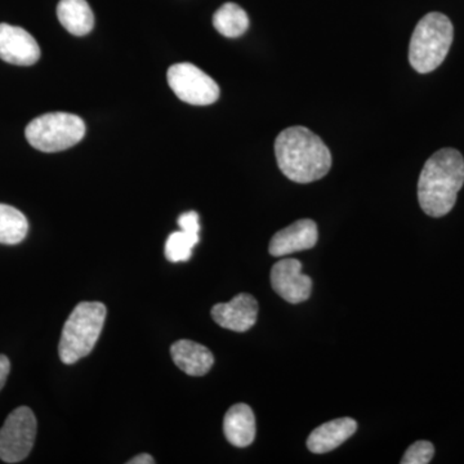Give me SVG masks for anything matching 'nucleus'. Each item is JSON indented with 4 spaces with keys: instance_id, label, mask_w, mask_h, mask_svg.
<instances>
[{
    "instance_id": "1",
    "label": "nucleus",
    "mask_w": 464,
    "mask_h": 464,
    "mask_svg": "<svg viewBox=\"0 0 464 464\" xmlns=\"http://www.w3.org/2000/svg\"><path fill=\"white\" fill-rule=\"evenodd\" d=\"M277 166L290 181H319L332 168V154L317 134L306 127L284 130L275 141Z\"/></svg>"
},
{
    "instance_id": "2",
    "label": "nucleus",
    "mask_w": 464,
    "mask_h": 464,
    "mask_svg": "<svg viewBox=\"0 0 464 464\" xmlns=\"http://www.w3.org/2000/svg\"><path fill=\"white\" fill-rule=\"evenodd\" d=\"M464 185V159L458 150L441 149L424 164L418 181V200L426 215L447 216Z\"/></svg>"
},
{
    "instance_id": "3",
    "label": "nucleus",
    "mask_w": 464,
    "mask_h": 464,
    "mask_svg": "<svg viewBox=\"0 0 464 464\" xmlns=\"http://www.w3.org/2000/svg\"><path fill=\"white\" fill-rule=\"evenodd\" d=\"M106 319V307L101 302L76 304L61 333L58 353L66 365L75 364L90 355L99 341Z\"/></svg>"
},
{
    "instance_id": "4",
    "label": "nucleus",
    "mask_w": 464,
    "mask_h": 464,
    "mask_svg": "<svg viewBox=\"0 0 464 464\" xmlns=\"http://www.w3.org/2000/svg\"><path fill=\"white\" fill-rule=\"evenodd\" d=\"M454 38L451 21L440 12L426 14L415 26L409 45V61L415 72L429 74L438 69L445 58Z\"/></svg>"
},
{
    "instance_id": "5",
    "label": "nucleus",
    "mask_w": 464,
    "mask_h": 464,
    "mask_svg": "<svg viewBox=\"0 0 464 464\" xmlns=\"http://www.w3.org/2000/svg\"><path fill=\"white\" fill-rule=\"evenodd\" d=\"M85 124L79 116L50 112L27 124L25 136L34 149L43 152L63 151L83 140Z\"/></svg>"
},
{
    "instance_id": "6",
    "label": "nucleus",
    "mask_w": 464,
    "mask_h": 464,
    "mask_svg": "<svg viewBox=\"0 0 464 464\" xmlns=\"http://www.w3.org/2000/svg\"><path fill=\"white\" fill-rule=\"evenodd\" d=\"M36 438V418L32 409L20 406L0 429V459L18 463L29 456Z\"/></svg>"
},
{
    "instance_id": "7",
    "label": "nucleus",
    "mask_w": 464,
    "mask_h": 464,
    "mask_svg": "<svg viewBox=\"0 0 464 464\" xmlns=\"http://www.w3.org/2000/svg\"><path fill=\"white\" fill-rule=\"evenodd\" d=\"M168 84L183 102L195 106L215 103L219 97L218 84L199 67L182 63L168 70Z\"/></svg>"
},
{
    "instance_id": "8",
    "label": "nucleus",
    "mask_w": 464,
    "mask_h": 464,
    "mask_svg": "<svg viewBox=\"0 0 464 464\" xmlns=\"http://www.w3.org/2000/svg\"><path fill=\"white\" fill-rule=\"evenodd\" d=\"M271 284L280 297L293 304L307 301L313 290V280L302 273V264L295 258L282 259L274 265Z\"/></svg>"
},
{
    "instance_id": "9",
    "label": "nucleus",
    "mask_w": 464,
    "mask_h": 464,
    "mask_svg": "<svg viewBox=\"0 0 464 464\" xmlns=\"http://www.w3.org/2000/svg\"><path fill=\"white\" fill-rule=\"evenodd\" d=\"M0 58L12 65L32 66L41 58V48L23 27L0 24Z\"/></svg>"
},
{
    "instance_id": "10",
    "label": "nucleus",
    "mask_w": 464,
    "mask_h": 464,
    "mask_svg": "<svg viewBox=\"0 0 464 464\" xmlns=\"http://www.w3.org/2000/svg\"><path fill=\"white\" fill-rule=\"evenodd\" d=\"M213 320L228 331L244 333L249 331L258 317L257 299L248 293H241L227 304H217L212 308Z\"/></svg>"
},
{
    "instance_id": "11",
    "label": "nucleus",
    "mask_w": 464,
    "mask_h": 464,
    "mask_svg": "<svg viewBox=\"0 0 464 464\" xmlns=\"http://www.w3.org/2000/svg\"><path fill=\"white\" fill-rule=\"evenodd\" d=\"M317 239H319V232H317L315 222L313 219H299L274 235L268 252L274 257H284L292 253L314 248Z\"/></svg>"
},
{
    "instance_id": "12",
    "label": "nucleus",
    "mask_w": 464,
    "mask_h": 464,
    "mask_svg": "<svg viewBox=\"0 0 464 464\" xmlns=\"http://www.w3.org/2000/svg\"><path fill=\"white\" fill-rule=\"evenodd\" d=\"M174 364L191 377L206 375L215 364V356L203 344L194 341L179 340L170 347Z\"/></svg>"
},
{
    "instance_id": "13",
    "label": "nucleus",
    "mask_w": 464,
    "mask_h": 464,
    "mask_svg": "<svg viewBox=\"0 0 464 464\" xmlns=\"http://www.w3.org/2000/svg\"><path fill=\"white\" fill-rule=\"evenodd\" d=\"M357 423L353 418H338L322 424L308 436L307 448L311 453L325 454L341 447L356 432Z\"/></svg>"
},
{
    "instance_id": "14",
    "label": "nucleus",
    "mask_w": 464,
    "mask_h": 464,
    "mask_svg": "<svg viewBox=\"0 0 464 464\" xmlns=\"http://www.w3.org/2000/svg\"><path fill=\"white\" fill-rule=\"evenodd\" d=\"M224 432L227 441L234 447H249L256 438V418L250 406H231L225 415Z\"/></svg>"
},
{
    "instance_id": "15",
    "label": "nucleus",
    "mask_w": 464,
    "mask_h": 464,
    "mask_svg": "<svg viewBox=\"0 0 464 464\" xmlns=\"http://www.w3.org/2000/svg\"><path fill=\"white\" fill-rule=\"evenodd\" d=\"M57 17L61 25L76 36L87 35L94 26L93 12L87 0H60Z\"/></svg>"
},
{
    "instance_id": "16",
    "label": "nucleus",
    "mask_w": 464,
    "mask_h": 464,
    "mask_svg": "<svg viewBox=\"0 0 464 464\" xmlns=\"http://www.w3.org/2000/svg\"><path fill=\"white\" fill-rule=\"evenodd\" d=\"M213 25L226 38H237L248 30V14L240 5L226 3L213 16Z\"/></svg>"
},
{
    "instance_id": "17",
    "label": "nucleus",
    "mask_w": 464,
    "mask_h": 464,
    "mask_svg": "<svg viewBox=\"0 0 464 464\" xmlns=\"http://www.w3.org/2000/svg\"><path fill=\"white\" fill-rule=\"evenodd\" d=\"M29 222L16 208L0 204V244L14 246L25 239Z\"/></svg>"
},
{
    "instance_id": "18",
    "label": "nucleus",
    "mask_w": 464,
    "mask_h": 464,
    "mask_svg": "<svg viewBox=\"0 0 464 464\" xmlns=\"http://www.w3.org/2000/svg\"><path fill=\"white\" fill-rule=\"evenodd\" d=\"M199 243V235L188 234L186 231H176L168 237L166 248V258L169 262H188L192 256V248Z\"/></svg>"
},
{
    "instance_id": "19",
    "label": "nucleus",
    "mask_w": 464,
    "mask_h": 464,
    "mask_svg": "<svg viewBox=\"0 0 464 464\" xmlns=\"http://www.w3.org/2000/svg\"><path fill=\"white\" fill-rule=\"evenodd\" d=\"M435 456V448L430 441H417L402 457L401 464H427Z\"/></svg>"
},
{
    "instance_id": "20",
    "label": "nucleus",
    "mask_w": 464,
    "mask_h": 464,
    "mask_svg": "<svg viewBox=\"0 0 464 464\" xmlns=\"http://www.w3.org/2000/svg\"><path fill=\"white\" fill-rule=\"evenodd\" d=\"M179 226L182 231L188 232V234L192 235H199V215H198V213L195 212V210H191V212L188 213H183V215L179 217Z\"/></svg>"
},
{
    "instance_id": "21",
    "label": "nucleus",
    "mask_w": 464,
    "mask_h": 464,
    "mask_svg": "<svg viewBox=\"0 0 464 464\" xmlns=\"http://www.w3.org/2000/svg\"><path fill=\"white\" fill-rule=\"evenodd\" d=\"M9 372H11V362H9L8 357L0 355V391L7 382Z\"/></svg>"
},
{
    "instance_id": "22",
    "label": "nucleus",
    "mask_w": 464,
    "mask_h": 464,
    "mask_svg": "<svg viewBox=\"0 0 464 464\" xmlns=\"http://www.w3.org/2000/svg\"><path fill=\"white\" fill-rule=\"evenodd\" d=\"M128 464H154L155 459L150 454H139V456L133 457L132 459L128 460Z\"/></svg>"
}]
</instances>
